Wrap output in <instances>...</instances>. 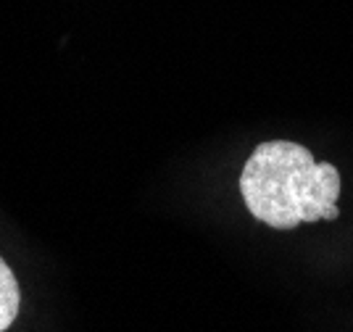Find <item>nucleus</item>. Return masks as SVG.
Wrapping results in <instances>:
<instances>
[{
	"label": "nucleus",
	"mask_w": 353,
	"mask_h": 332,
	"mask_svg": "<svg viewBox=\"0 0 353 332\" xmlns=\"http://www.w3.org/2000/svg\"><path fill=\"white\" fill-rule=\"evenodd\" d=\"M19 314V282L8 264L0 259V332L8 330Z\"/></svg>",
	"instance_id": "f03ea898"
},
{
	"label": "nucleus",
	"mask_w": 353,
	"mask_h": 332,
	"mask_svg": "<svg viewBox=\"0 0 353 332\" xmlns=\"http://www.w3.org/2000/svg\"><path fill=\"white\" fill-rule=\"evenodd\" d=\"M240 193L250 214L274 230L340 217V172L288 140L261 143L250 153L240 172Z\"/></svg>",
	"instance_id": "f257e3e1"
}]
</instances>
